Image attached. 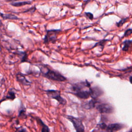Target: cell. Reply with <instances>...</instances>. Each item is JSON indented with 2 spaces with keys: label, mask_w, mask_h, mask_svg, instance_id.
Returning <instances> with one entry per match:
<instances>
[{
  "label": "cell",
  "mask_w": 132,
  "mask_h": 132,
  "mask_svg": "<svg viewBox=\"0 0 132 132\" xmlns=\"http://www.w3.org/2000/svg\"><path fill=\"white\" fill-rule=\"evenodd\" d=\"M43 75L50 79L57 81H64L67 78L62 74L55 70L47 69V71L45 72H42Z\"/></svg>",
  "instance_id": "1"
},
{
  "label": "cell",
  "mask_w": 132,
  "mask_h": 132,
  "mask_svg": "<svg viewBox=\"0 0 132 132\" xmlns=\"http://www.w3.org/2000/svg\"><path fill=\"white\" fill-rule=\"evenodd\" d=\"M46 95L50 98L55 99L59 104L64 105L67 104V101L60 95V92L55 90H47L45 91Z\"/></svg>",
  "instance_id": "2"
},
{
  "label": "cell",
  "mask_w": 132,
  "mask_h": 132,
  "mask_svg": "<svg viewBox=\"0 0 132 132\" xmlns=\"http://www.w3.org/2000/svg\"><path fill=\"white\" fill-rule=\"evenodd\" d=\"M60 29H51L46 31V34L44 38V43H48L50 42L54 43L57 40V35L61 32Z\"/></svg>",
  "instance_id": "3"
},
{
  "label": "cell",
  "mask_w": 132,
  "mask_h": 132,
  "mask_svg": "<svg viewBox=\"0 0 132 132\" xmlns=\"http://www.w3.org/2000/svg\"><path fill=\"white\" fill-rule=\"evenodd\" d=\"M66 118L72 122L76 131L82 132L85 131L84 126L82 124V121L80 119L72 116H67Z\"/></svg>",
  "instance_id": "4"
},
{
  "label": "cell",
  "mask_w": 132,
  "mask_h": 132,
  "mask_svg": "<svg viewBox=\"0 0 132 132\" xmlns=\"http://www.w3.org/2000/svg\"><path fill=\"white\" fill-rule=\"evenodd\" d=\"M96 108L101 113H111L114 110L113 106L108 103L97 104Z\"/></svg>",
  "instance_id": "5"
},
{
  "label": "cell",
  "mask_w": 132,
  "mask_h": 132,
  "mask_svg": "<svg viewBox=\"0 0 132 132\" xmlns=\"http://www.w3.org/2000/svg\"><path fill=\"white\" fill-rule=\"evenodd\" d=\"M89 89L90 92V96L93 99H97L99 96H100L104 93V92L102 90V89L97 86H91Z\"/></svg>",
  "instance_id": "6"
},
{
  "label": "cell",
  "mask_w": 132,
  "mask_h": 132,
  "mask_svg": "<svg viewBox=\"0 0 132 132\" xmlns=\"http://www.w3.org/2000/svg\"><path fill=\"white\" fill-rule=\"evenodd\" d=\"M89 88H87L81 90L73 93V94L77 97L81 99H87L90 96V92Z\"/></svg>",
  "instance_id": "7"
},
{
  "label": "cell",
  "mask_w": 132,
  "mask_h": 132,
  "mask_svg": "<svg viewBox=\"0 0 132 132\" xmlns=\"http://www.w3.org/2000/svg\"><path fill=\"white\" fill-rule=\"evenodd\" d=\"M124 125L121 123H113L107 126L106 130L107 131H117L124 127Z\"/></svg>",
  "instance_id": "8"
},
{
  "label": "cell",
  "mask_w": 132,
  "mask_h": 132,
  "mask_svg": "<svg viewBox=\"0 0 132 132\" xmlns=\"http://www.w3.org/2000/svg\"><path fill=\"white\" fill-rule=\"evenodd\" d=\"M16 78L18 81L20 82L22 84L25 85V86H29L31 84V82H30L29 80H28L26 77L24 76V75L21 73H18L16 75Z\"/></svg>",
  "instance_id": "9"
},
{
  "label": "cell",
  "mask_w": 132,
  "mask_h": 132,
  "mask_svg": "<svg viewBox=\"0 0 132 132\" xmlns=\"http://www.w3.org/2000/svg\"><path fill=\"white\" fill-rule=\"evenodd\" d=\"M96 100L97 99L92 98L91 100L84 104L82 106L84 107V108L87 109L94 108L95 107H96V105L98 103V101Z\"/></svg>",
  "instance_id": "10"
},
{
  "label": "cell",
  "mask_w": 132,
  "mask_h": 132,
  "mask_svg": "<svg viewBox=\"0 0 132 132\" xmlns=\"http://www.w3.org/2000/svg\"><path fill=\"white\" fill-rule=\"evenodd\" d=\"M15 90L13 89H10L8 92L7 94L1 100V102H3V101H5L7 100H13L15 98Z\"/></svg>",
  "instance_id": "11"
},
{
  "label": "cell",
  "mask_w": 132,
  "mask_h": 132,
  "mask_svg": "<svg viewBox=\"0 0 132 132\" xmlns=\"http://www.w3.org/2000/svg\"><path fill=\"white\" fill-rule=\"evenodd\" d=\"M131 44H132V40H125L122 43V44L123 45L122 47V50L123 51H127L129 50L130 46Z\"/></svg>",
  "instance_id": "12"
},
{
  "label": "cell",
  "mask_w": 132,
  "mask_h": 132,
  "mask_svg": "<svg viewBox=\"0 0 132 132\" xmlns=\"http://www.w3.org/2000/svg\"><path fill=\"white\" fill-rule=\"evenodd\" d=\"M1 15L2 18H3L5 20H16L18 19V18L16 15L11 14H3L2 13H1Z\"/></svg>",
  "instance_id": "13"
},
{
  "label": "cell",
  "mask_w": 132,
  "mask_h": 132,
  "mask_svg": "<svg viewBox=\"0 0 132 132\" xmlns=\"http://www.w3.org/2000/svg\"><path fill=\"white\" fill-rule=\"evenodd\" d=\"M31 3L30 2L28 1H22V2H13L12 3H11L10 4L14 7H20L22 6H24L26 5H29Z\"/></svg>",
  "instance_id": "14"
},
{
  "label": "cell",
  "mask_w": 132,
  "mask_h": 132,
  "mask_svg": "<svg viewBox=\"0 0 132 132\" xmlns=\"http://www.w3.org/2000/svg\"><path fill=\"white\" fill-rule=\"evenodd\" d=\"M39 123L41 125V126H42V129H41V131L42 132H46V131H50V129L48 128V126L47 125H46L41 119H39L38 120Z\"/></svg>",
  "instance_id": "15"
},
{
  "label": "cell",
  "mask_w": 132,
  "mask_h": 132,
  "mask_svg": "<svg viewBox=\"0 0 132 132\" xmlns=\"http://www.w3.org/2000/svg\"><path fill=\"white\" fill-rule=\"evenodd\" d=\"M26 112V110L24 109V107H21V109L20 110H19V117L22 118H26V114L25 113Z\"/></svg>",
  "instance_id": "16"
},
{
  "label": "cell",
  "mask_w": 132,
  "mask_h": 132,
  "mask_svg": "<svg viewBox=\"0 0 132 132\" xmlns=\"http://www.w3.org/2000/svg\"><path fill=\"white\" fill-rule=\"evenodd\" d=\"M127 19H128V18H123V19H121L119 22H117V23H116L117 26L118 27H120V26H122V25H123V24H124V23L127 21Z\"/></svg>",
  "instance_id": "17"
},
{
  "label": "cell",
  "mask_w": 132,
  "mask_h": 132,
  "mask_svg": "<svg viewBox=\"0 0 132 132\" xmlns=\"http://www.w3.org/2000/svg\"><path fill=\"white\" fill-rule=\"evenodd\" d=\"M132 34V28H129L128 29H127L124 34L123 37H127L128 36H129V35H130Z\"/></svg>",
  "instance_id": "18"
},
{
  "label": "cell",
  "mask_w": 132,
  "mask_h": 132,
  "mask_svg": "<svg viewBox=\"0 0 132 132\" xmlns=\"http://www.w3.org/2000/svg\"><path fill=\"white\" fill-rule=\"evenodd\" d=\"M85 14L86 16L88 18H89L90 20H93V14L92 13L89 12H85Z\"/></svg>",
  "instance_id": "19"
},
{
  "label": "cell",
  "mask_w": 132,
  "mask_h": 132,
  "mask_svg": "<svg viewBox=\"0 0 132 132\" xmlns=\"http://www.w3.org/2000/svg\"><path fill=\"white\" fill-rule=\"evenodd\" d=\"M97 126H98L100 128H101L102 129H106V127H107V125L104 123H102L98 124Z\"/></svg>",
  "instance_id": "20"
},
{
  "label": "cell",
  "mask_w": 132,
  "mask_h": 132,
  "mask_svg": "<svg viewBox=\"0 0 132 132\" xmlns=\"http://www.w3.org/2000/svg\"><path fill=\"white\" fill-rule=\"evenodd\" d=\"M35 10H36V7H31V8L23 11V12H33L35 11Z\"/></svg>",
  "instance_id": "21"
},
{
  "label": "cell",
  "mask_w": 132,
  "mask_h": 132,
  "mask_svg": "<svg viewBox=\"0 0 132 132\" xmlns=\"http://www.w3.org/2000/svg\"><path fill=\"white\" fill-rule=\"evenodd\" d=\"M90 1H91V0H87V1H86L85 2V3L83 4V6H85L86 4H87L89 3V2Z\"/></svg>",
  "instance_id": "22"
},
{
  "label": "cell",
  "mask_w": 132,
  "mask_h": 132,
  "mask_svg": "<svg viewBox=\"0 0 132 132\" xmlns=\"http://www.w3.org/2000/svg\"><path fill=\"white\" fill-rule=\"evenodd\" d=\"M18 130V131H26L25 129H21L20 128H19V129Z\"/></svg>",
  "instance_id": "23"
},
{
  "label": "cell",
  "mask_w": 132,
  "mask_h": 132,
  "mask_svg": "<svg viewBox=\"0 0 132 132\" xmlns=\"http://www.w3.org/2000/svg\"><path fill=\"white\" fill-rule=\"evenodd\" d=\"M6 1L8 2H13L15 1H17V0H5Z\"/></svg>",
  "instance_id": "24"
},
{
  "label": "cell",
  "mask_w": 132,
  "mask_h": 132,
  "mask_svg": "<svg viewBox=\"0 0 132 132\" xmlns=\"http://www.w3.org/2000/svg\"><path fill=\"white\" fill-rule=\"evenodd\" d=\"M129 81L132 84V75L129 77Z\"/></svg>",
  "instance_id": "25"
}]
</instances>
